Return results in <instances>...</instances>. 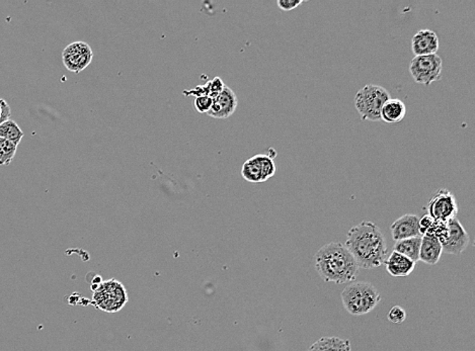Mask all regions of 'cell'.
<instances>
[{
    "label": "cell",
    "mask_w": 475,
    "mask_h": 351,
    "mask_svg": "<svg viewBox=\"0 0 475 351\" xmlns=\"http://www.w3.org/2000/svg\"><path fill=\"white\" fill-rule=\"evenodd\" d=\"M315 269L325 282L336 285L354 282L359 266L354 257L339 242H331L320 248L315 256Z\"/></svg>",
    "instance_id": "cell-2"
},
{
    "label": "cell",
    "mask_w": 475,
    "mask_h": 351,
    "mask_svg": "<svg viewBox=\"0 0 475 351\" xmlns=\"http://www.w3.org/2000/svg\"><path fill=\"white\" fill-rule=\"evenodd\" d=\"M383 264L386 266L387 273L394 278L407 277L416 268L415 262L397 251H392Z\"/></svg>",
    "instance_id": "cell-14"
},
{
    "label": "cell",
    "mask_w": 475,
    "mask_h": 351,
    "mask_svg": "<svg viewBox=\"0 0 475 351\" xmlns=\"http://www.w3.org/2000/svg\"><path fill=\"white\" fill-rule=\"evenodd\" d=\"M428 210L435 221L449 222L457 216L459 209L455 196L449 189H441L430 198Z\"/></svg>",
    "instance_id": "cell-8"
},
{
    "label": "cell",
    "mask_w": 475,
    "mask_h": 351,
    "mask_svg": "<svg viewBox=\"0 0 475 351\" xmlns=\"http://www.w3.org/2000/svg\"><path fill=\"white\" fill-rule=\"evenodd\" d=\"M345 246L354 257L359 268H379L385 263L387 255L385 235L373 222L363 221L352 227Z\"/></svg>",
    "instance_id": "cell-1"
},
{
    "label": "cell",
    "mask_w": 475,
    "mask_h": 351,
    "mask_svg": "<svg viewBox=\"0 0 475 351\" xmlns=\"http://www.w3.org/2000/svg\"><path fill=\"white\" fill-rule=\"evenodd\" d=\"M425 235H430L437 238L442 244L447 239V236H448V222L435 221L433 226L430 227Z\"/></svg>",
    "instance_id": "cell-21"
},
{
    "label": "cell",
    "mask_w": 475,
    "mask_h": 351,
    "mask_svg": "<svg viewBox=\"0 0 475 351\" xmlns=\"http://www.w3.org/2000/svg\"><path fill=\"white\" fill-rule=\"evenodd\" d=\"M212 104L213 98L207 97V95L195 97V100H194L195 109L199 114H207L210 111V109H211Z\"/></svg>",
    "instance_id": "cell-23"
},
{
    "label": "cell",
    "mask_w": 475,
    "mask_h": 351,
    "mask_svg": "<svg viewBox=\"0 0 475 351\" xmlns=\"http://www.w3.org/2000/svg\"><path fill=\"white\" fill-rule=\"evenodd\" d=\"M238 100L234 91L225 85L223 90L213 98V104L208 116L214 119H227L233 116L238 109Z\"/></svg>",
    "instance_id": "cell-11"
},
{
    "label": "cell",
    "mask_w": 475,
    "mask_h": 351,
    "mask_svg": "<svg viewBox=\"0 0 475 351\" xmlns=\"http://www.w3.org/2000/svg\"><path fill=\"white\" fill-rule=\"evenodd\" d=\"M442 244L437 238L430 235H423L420 248V261L429 266H435L441 259Z\"/></svg>",
    "instance_id": "cell-15"
},
{
    "label": "cell",
    "mask_w": 475,
    "mask_h": 351,
    "mask_svg": "<svg viewBox=\"0 0 475 351\" xmlns=\"http://www.w3.org/2000/svg\"><path fill=\"white\" fill-rule=\"evenodd\" d=\"M406 107L399 98L390 97L381 109V120L387 124H399L406 118Z\"/></svg>",
    "instance_id": "cell-16"
},
{
    "label": "cell",
    "mask_w": 475,
    "mask_h": 351,
    "mask_svg": "<svg viewBox=\"0 0 475 351\" xmlns=\"http://www.w3.org/2000/svg\"><path fill=\"white\" fill-rule=\"evenodd\" d=\"M443 71V61L438 54L427 56H415L409 63V73L416 83L423 85L440 81Z\"/></svg>",
    "instance_id": "cell-6"
},
{
    "label": "cell",
    "mask_w": 475,
    "mask_h": 351,
    "mask_svg": "<svg viewBox=\"0 0 475 351\" xmlns=\"http://www.w3.org/2000/svg\"><path fill=\"white\" fill-rule=\"evenodd\" d=\"M308 351H352L350 340L339 337H322Z\"/></svg>",
    "instance_id": "cell-18"
},
{
    "label": "cell",
    "mask_w": 475,
    "mask_h": 351,
    "mask_svg": "<svg viewBox=\"0 0 475 351\" xmlns=\"http://www.w3.org/2000/svg\"><path fill=\"white\" fill-rule=\"evenodd\" d=\"M204 85H205L206 90H207L208 97L212 98L216 97L223 90V88H225V84H224L223 81L220 77H215L214 79L208 81Z\"/></svg>",
    "instance_id": "cell-22"
},
{
    "label": "cell",
    "mask_w": 475,
    "mask_h": 351,
    "mask_svg": "<svg viewBox=\"0 0 475 351\" xmlns=\"http://www.w3.org/2000/svg\"><path fill=\"white\" fill-rule=\"evenodd\" d=\"M302 4H303L302 0H278L277 1L278 8L284 11H293V9L300 6Z\"/></svg>",
    "instance_id": "cell-25"
},
{
    "label": "cell",
    "mask_w": 475,
    "mask_h": 351,
    "mask_svg": "<svg viewBox=\"0 0 475 351\" xmlns=\"http://www.w3.org/2000/svg\"><path fill=\"white\" fill-rule=\"evenodd\" d=\"M0 138L8 140L18 146L22 141L23 132L15 121L8 120L0 125Z\"/></svg>",
    "instance_id": "cell-19"
},
{
    "label": "cell",
    "mask_w": 475,
    "mask_h": 351,
    "mask_svg": "<svg viewBox=\"0 0 475 351\" xmlns=\"http://www.w3.org/2000/svg\"><path fill=\"white\" fill-rule=\"evenodd\" d=\"M93 53L90 46L83 41L74 42L63 50L62 61L65 68L74 73L83 71L93 61Z\"/></svg>",
    "instance_id": "cell-9"
},
{
    "label": "cell",
    "mask_w": 475,
    "mask_h": 351,
    "mask_svg": "<svg viewBox=\"0 0 475 351\" xmlns=\"http://www.w3.org/2000/svg\"><path fill=\"white\" fill-rule=\"evenodd\" d=\"M418 221H420V218L414 214H406L399 218L397 221L393 222L390 227L392 239L400 241L422 236Z\"/></svg>",
    "instance_id": "cell-12"
},
{
    "label": "cell",
    "mask_w": 475,
    "mask_h": 351,
    "mask_svg": "<svg viewBox=\"0 0 475 351\" xmlns=\"http://www.w3.org/2000/svg\"><path fill=\"white\" fill-rule=\"evenodd\" d=\"M439 50V37L432 30H421L411 39V51L415 56L434 55Z\"/></svg>",
    "instance_id": "cell-13"
},
{
    "label": "cell",
    "mask_w": 475,
    "mask_h": 351,
    "mask_svg": "<svg viewBox=\"0 0 475 351\" xmlns=\"http://www.w3.org/2000/svg\"><path fill=\"white\" fill-rule=\"evenodd\" d=\"M275 162L266 154H257L243 163L242 175L247 182L259 184L271 179L276 174Z\"/></svg>",
    "instance_id": "cell-7"
},
{
    "label": "cell",
    "mask_w": 475,
    "mask_h": 351,
    "mask_svg": "<svg viewBox=\"0 0 475 351\" xmlns=\"http://www.w3.org/2000/svg\"><path fill=\"white\" fill-rule=\"evenodd\" d=\"M129 299L127 290L119 280H112L98 285L91 303L97 309L107 313H117L125 307Z\"/></svg>",
    "instance_id": "cell-5"
},
{
    "label": "cell",
    "mask_w": 475,
    "mask_h": 351,
    "mask_svg": "<svg viewBox=\"0 0 475 351\" xmlns=\"http://www.w3.org/2000/svg\"><path fill=\"white\" fill-rule=\"evenodd\" d=\"M11 107L6 100L0 98V125L4 121L11 120Z\"/></svg>",
    "instance_id": "cell-26"
},
{
    "label": "cell",
    "mask_w": 475,
    "mask_h": 351,
    "mask_svg": "<svg viewBox=\"0 0 475 351\" xmlns=\"http://www.w3.org/2000/svg\"><path fill=\"white\" fill-rule=\"evenodd\" d=\"M469 235L459 220L454 219L448 222V236L442 243V250L444 254L460 255L467 249L469 244Z\"/></svg>",
    "instance_id": "cell-10"
},
{
    "label": "cell",
    "mask_w": 475,
    "mask_h": 351,
    "mask_svg": "<svg viewBox=\"0 0 475 351\" xmlns=\"http://www.w3.org/2000/svg\"><path fill=\"white\" fill-rule=\"evenodd\" d=\"M390 93L385 88L376 84H367L358 90L355 97V107L362 121H378L381 120V109L387 102Z\"/></svg>",
    "instance_id": "cell-4"
},
{
    "label": "cell",
    "mask_w": 475,
    "mask_h": 351,
    "mask_svg": "<svg viewBox=\"0 0 475 351\" xmlns=\"http://www.w3.org/2000/svg\"><path fill=\"white\" fill-rule=\"evenodd\" d=\"M344 308L351 315L368 314L380 303L381 295L373 285L367 282H353L341 295Z\"/></svg>",
    "instance_id": "cell-3"
},
{
    "label": "cell",
    "mask_w": 475,
    "mask_h": 351,
    "mask_svg": "<svg viewBox=\"0 0 475 351\" xmlns=\"http://www.w3.org/2000/svg\"><path fill=\"white\" fill-rule=\"evenodd\" d=\"M16 149L13 143L0 138V166H8L15 158Z\"/></svg>",
    "instance_id": "cell-20"
},
{
    "label": "cell",
    "mask_w": 475,
    "mask_h": 351,
    "mask_svg": "<svg viewBox=\"0 0 475 351\" xmlns=\"http://www.w3.org/2000/svg\"><path fill=\"white\" fill-rule=\"evenodd\" d=\"M406 312L402 307L394 306L388 313V320L393 324H401L406 321Z\"/></svg>",
    "instance_id": "cell-24"
},
{
    "label": "cell",
    "mask_w": 475,
    "mask_h": 351,
    "mask_svg": "<svg viewBox=\"0 0 475 351\" xmlns=\"http://www.w3.org/2000/svg\"><path fill=\"white\" fill-rule=\"evenodd\" d=\"M421 242H422V236L395 241L394 245H393V251L404 255L407 258L416 263V262L420 261Z\"/></svg>",
    "instance_id": "cell-17"
},
{
    "label": "cell",
    "mask_w": 475,
    "mask_h": 351,
    "mask_svg": "<svg viewBox=\"0 0 475 351\" xmlns=\"http://www.w3.org/2000/svg\"><path fill=\"white\" fill-rule=\"evenodd\" d=\"M434 222L435 220L433 219V218L430 217L429 214L423 215L422 218H420V221H418V226H420L421 235H425L430 227L433 226Z\"/></svg>",
    "instance_id": "cell-27"
}]
</instances>
